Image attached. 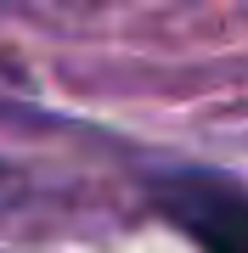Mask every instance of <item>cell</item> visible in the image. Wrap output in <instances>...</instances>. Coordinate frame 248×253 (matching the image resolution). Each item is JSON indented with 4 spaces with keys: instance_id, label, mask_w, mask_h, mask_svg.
I'll use <instances>...</instances> for the list:
<instances>
[{
    "instance_id": "obj_1",
    "label": "cell",
    "mask_w": 248,
    "mask_h": 253,
    "mask_svg": "<svg viewBox=\"0 0 248 253\" xmlns=\"http://www.w3.org/2000/svg\"><path fill=\"white\" fill-rule=\"evenodd\" d=\"M158 208L203 253H248V191L220 174H169L158 180Z\"/></svg>"
}]
</instances>
